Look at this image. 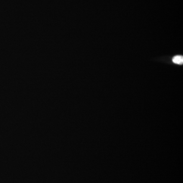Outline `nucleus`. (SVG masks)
<instances>
[{"label": "nucleus", "instance_id": "1", "mask_svg": "<svg viewBox=\"0 0 183 183\" xmlns=\"http://www.w3.org/2000/svg\"><path fill=\"white\" fill-rule=\"evenodd\" d=\"M173 62L177 64L181 65L183 63V57L182 56H177L173 59Z\"/></svg>", "mask_w": 183, "mask_h": 183}]
</instances>
